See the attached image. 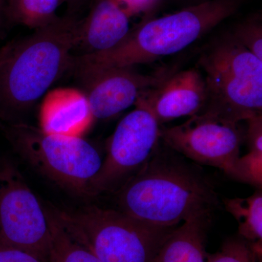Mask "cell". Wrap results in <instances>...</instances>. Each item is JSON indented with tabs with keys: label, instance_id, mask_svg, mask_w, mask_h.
I'll list each match as a JSON object with an SVG mask.
<instances>
[{
	"label": "cell",
	"instance_id": "18",
	"mask_svg": "<svg viewBox=\"0 0 262 262\" xmlns=\"http://www.w3.org/2000/svg\"><path fill=\"white\" fill-rule=\"evenodd\" d=\"M234 180L261 189L262 187V152L251 151L239 157L225 172Z\"/></svg>",
	"mask_w": 262,
	"mask_h": 262
},
{
	"label": "cell",
	"instance_id": "16",
	"mask_svg": "<svg viewBox=\"0 0 262 262\" xmlns=\"http://www.w3.org/2000/svg\"><path fill=\"white\" fill-rule=\"evenodd\" d=\"M51 227L48 262H101L91 250L76 241L52 209H47Z\"/></svg>",
	"mask_w": 262,
	"mask_h": 262
},
{
	"label": "cell",
	"instance_id": "20",
	"mask_svg": "<svg viewBox=\"0 0 262 262\" xmlns=\"http://www.w3.org/2000/svg\"><path fill=\"white\" fill-rule=\"evenodd\" d=\"M232 37L244 48L262 60V26L258 18H252L238 24Z\"/></svg>",
	"mask_w": 262,
	"mask_h": 262
},
{
	"label": "cell",
	"instance_id": "15",
	"mask_svg": "<svg viewBox=\"0 0 262 262\" xmlns=\"http://www.w3.org/2000/svg\"><path fill=\"white\" fill-rule=\"evenodd\" d=\"M226 211L238 223L239 235L261 249L262 239V193L258 189L248 198H226L223 201Z\"/></svg>",
	"mask_w": 262,
	"mask_h": 262
},
{
	"label": "cell",
	"instance_id": "6",
	"mask_svg": "<svg viewBox=\"0 0 262 262\" xmlns=\"http://www.w3.org/2000/svg\"><path fill=\"white\" fill-rule=\"evenodd\" d=\"M0 130L15 151L50 180L80 196L91 187L103 158L82 137L48 134L24 122L0 121Z\"/></svg>",
	"mask_w": 262,
	"mask_h": 262
},
{
	"label": "cell",
	"instance_id": "24",
	"mask_svg": "<svg viewBox=\"0 0 262 262\" xmlns=\"http://www.w3.org/2000/svg\"><path fill=\"white\" fill-rule=\"evenodd\" d=\"M5 0H0V23H1L2 17L5 15Z\"/></svg>",
	"mask_w": 262,
	"mask_h": 262
},
{
	"label": "cell",
	"instance_id": "23",
	"mask_svg": "<svg viewBox=\"0 0 262 262\" xmlns=\"http://www.w3.org/2000/svg\"><path fill=\"white\" fill-rule=\"evenodd\" d=\"M132 16L147 11L158 0H119Z\"/></svg>",
	"mask_w": 262,
	"mask_h": 262
},
{
	"label": "cell",
	"instance_id": "14",
	"mask_svg": "<svg viewBox=\"0 0 262 262\" xmlns=\"http://www.w3.org/2000/svg\"><path fill=\"white\" fill-rule=\"evenodd\" d=\"M211 216L193 217L176 227L152 262H207L206 231Z\"/></svg>",
	"mask_w": 262,
	"mask_h": 262
},
{
	"label": "cell",
	"instance_id": "21",
	"mask_svg": "<svg viewBox=\"0 0 262 262\" xmlns=\"http://www.w3.org/2000/svg\"><path fill=\"white\" fill-rule=\"evenodd\" d=\"M0 262H48V260L38 253L0 244Z\"/></svg>",
	"mask_w": 262,
	"mask_h": 262
},
{
	"label": "cell",
	"instance_id": "8",
	"mask_svg": "<svg viewBox=\"0 0 262 262\" xmlns=\"http://www.w3.org/2000/svg\"><path fill=\"white\" fill-rule=\"evenodd\" d=\"M50 241L47 209L18 168L0 159V244L48 257Z\"/></svg>",
	"mask_w": 262,
	"mask_h": 262
},
{
	"label": "cell",
	"instance_id": "11",
	"mask_svg": "<svg viewBox=\"0 0 262 262\" xmlns=\"http://www.w3.org/2000/svg\"><path fill=\"white\" fill-rule=\"evenodd\" d=\"M206 98L204 77L196 69L169 75L149 92L151 110L160 125L201 113Z\"/></svg>",
	"mask_w": 262,
	"mask_h": 262
},
{
	"label": "cell",
	"instance_id": "4",
	"mask_svg": "<svg viewBox=\"0 0 262 262\" xmlns=\"http://www.w3.org/2000/svg\"><path fill=\"white\" fill-rule=\"evenodd\" d=\"M52 210L71 235L101 262H152L177 227L152 225L119 210L97 206Z\"/></svg>",
	"mask_w": 262,
	"mask_h": 262
},
{
	"label": "cell",
	"instance_id": "3",
	"mask_svg": "<svg viewBox=\"0 0 262 262\" xmlns=\"http://www.w3.org/2000/svg\"><path fill=\"white\" fill-rule=\"evenodd\" d=\"M239 0H208L143 22L110 51L74 57L75 68L134 67L184 51L232 16Z\"/></svg>",
	"mask_w": 262,
	"mask_h": 262
},
{
	"label": "cell",
	"instance_id": "22",
	"mask_svg": "<svg viewBox=\"0 0 262 262\" xmlns=\"http://www.w3.org/2000/svg\"><path fill=\"white\" fill-rule=\"evenodd\" d=\"M248 122L246 139L249 151L262 152V116L256 115L246 120Z\"/></svg>",
	"mask_w": 262,
	"mask_h": 262
},
{
	"label": "cell",
	"instance_id": "9",
	"mask_svg": "<svg viewBox=\"0 0 262 262\" xmlns=\"http://www.w3.org/2000/svg\"><path fill=\"white\" fill-rule=\"evenodd\" d=\"M160 137L187 159L226 172L239 157L244 134L237 122L201 113L180 125L160 128Z\"/></svg>",
	"mask_w": 262,
	"mask_h": 262
},
{
	"label": "cell",
	"instance_id": "5",
	"mask_svg": "<svg viewBox=\"0 0 262 262\" xmlns=\"http://www.w3.org/2000/svg\"><path fill=\"white\" fill-rule=\"evenodd\" d=\"M198 65L204 73L207 93L201 113L237 123L261 115L262 60L232 34L203 53Z\"/></svg>",
	"mask_w": 262,
	"mask_h": 262
},
{
	"label": "cell",
	"instance_id": "17",
	"mask_svg": "<svg viewBox=\"0 0 262 262\" xmlns=\"http://www.w3.org/2000/svg\"><path fill=\"white\" fill-rule=\"evenodd\" d=\"M62 0H8L5 15L13 23L38 29L56 21Z\"/></svg>",
	"mask_w": 262,
	"mask_h": 262
},
{
	"label": "cell",
	"instance_id": "19",
	"mask_svg": "<svg viewBox=\"0 0 262 262\" xmlns=\"http://www.w3.org/2000/svg\"><path fill=\"white\" fill-rule=\"evenodd\" d=\"M257 254L253 246L241 239L226 241L220 251L209 254L207 262H256Z\"/></svg>",
	"mask_w": 262,
	"mask_h": 262
},
{
	"label": "cell",
	"instance_id": "7",
	"mask_svg": "<svg viewBox=\"0 0 262 262\" xmlns=\"http://www.w3.org/2000/svg\"><path fill=\"white\" fill-rule=\"evenodd\" d=\"M149 92L120 120L108 139L106 157L91 184V196L117 192L158 149L160 125L151 110Z\"/></svg>",
	"mask_w": 262,
	"mask_h": 262
},
{
	"label": "cell",
	"instance_id": "1",
	"mask_svg": "<svg viewBox=\"0 0 262 262\" xmlns=\"http://www.w3.org/2000/svg\"><path fill=\"white\" fill-rule=\"evenodd\" d=\"M119 211L138 220L174 227L211 216L219 206L214 187L196 165L165 145L117 191Z\"/></svg>",
	"mask_w": 262,
	"mask_h": 262
},
{
	"label": "cell",
	"instance_id": "10",
	"mask_svg": "<svg viewBox=\"0 0 262 262\" xmlns=\"http://www.w3.org/2000/svg\"><path fill=\"white\" fill-rule=\"evenodd\" d=\"M95 120L111 118L132 106L168 77L141 74L134 67L75 68Z\"/></svg>",
	"mask_w": 262,
	"mask_h": 262
},
{
	"label": "cell",
	"instance_id": "2",
	"mask_svg": "<svg viewBox=\"0 0 262 262\" xmlns=\"http://www.w3.org/2000/svg\"><path fill=\"white\" fill-rule=\"evenodd\" d=\"M80 21L58 18L0 49V121L12 122L72 69Z\"/></svg>",
	"mask_w": 262,
	"mask_h": 262
},
{
	"label": "cell",
	"instance_id": "12",
	"mask_svg": "<svg viewBox=\"0 0 262 262\" xmlns=\"http://www.w3.org/2000/svg\"><path fill=\"white\" fill-rule=\"evenodd\" d=\"M95 120L82 90L58 88L43 96L39 128L48 134L82 137Z\"/></svg>",
	"mask_w": 262,
	"mask_h": 262
},
{
	"label": "cell",
	"instance_id": "25",
	"mask_svg": "<svg viewBox=\"0 0 262 262\" xmlns=\"http://www.w3.org/2000/svg\"><path fill=\"white\" fill-rule=\"evenodd\" d=\"M63 1L72 2V1H75V0H62V2H63Z\"/></svg>",
	"mask_w": 262,
	"mask_h": 262
},
{
	"label": "cell",
	"instance_id": "13",
	"mask_svg": "<svg viewBox=\"0 0 262 262\" xmlns=\"http://www.w3.org/2000/svg\"><path fill=\"white\" fill-rule=\"evenodd\" d=\"M132 15L119 0H96L87 18L80 21L78 43L82 55L110 51L131 31Z\"/></svg>",
	"mask_w": 262,
	"mask_h": 262
}]
</instances>
